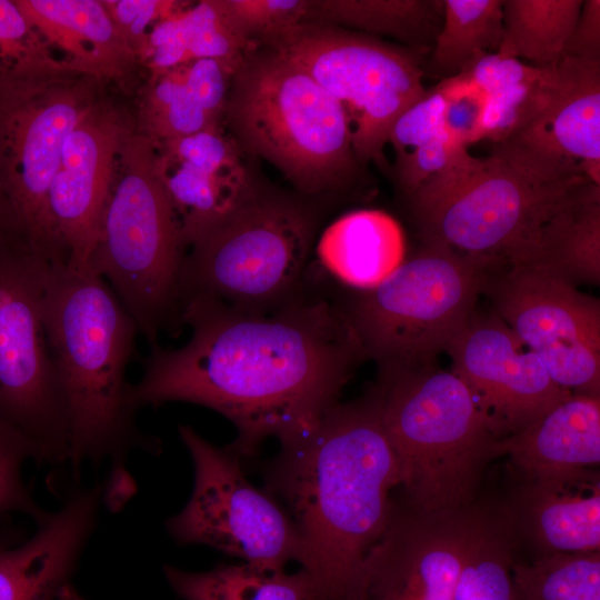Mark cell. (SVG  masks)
I'll list each match as a JSON object with an SVG mask.
<instances>
[{
  "mask_svg": "<svg viewBox=\"0 0 600 600\" xmlns=\"http://www.w3.org/2000/svg\"><path fill=\"white\" fill-rule=\"evenodd\" d=\"M181 322L189 340L177 349L151 346L130 402L136 410L180 401L217 411L236 427L226 447L242 462L269 438L281 444L309 431L364 359L336 300L309 283L267 313L188 299Z\"/></svg>",
  "mask_w": 600,
  "mask_h": 600,
  "instance_id": "cell-1",
  "label": "cell"
},
{
  "mask_svg": "<svg viewBox=\"0 0 600 600\" xmlns=\"http://www.w3.org/2000/svg\"><path fill=\"white\" fill-rule=\"evenodd\" d=\"M264 481L298 531L316 600H358L367 557L388 526L391 491L399 487L376 386L281 443Z\"/></svg>",
  "mask_w": 600,
  "mask_h": 600,
  "instance_id": "cell-2",
  "label": "cell"
},
{
  "mask_svg": "<svg viewBox=\"0 0 600 600\" xmlns=\"http://www.w3.org/2000/svg\"><path fill=\"white\" fill-rule=\"evenodd\" d=\"M46 337L66 397L68 463L109 466L103 501L120 509L134 491L128 453L149 449L126 380L136 323L108 282L93 271L53 266L43 300Z\"/></svg>",
  "mask_w": 600,
  "mask_h": 600,
  "instance_id": "cell-3",
  "label": "cell"
},
{
  "mask_svg": "<svg viewBox=\"0 0 600 600\" xmlns=\"http://www.w3.org/2000/svg\"><path fill=\"white\" fill-rule=\"evenodd\" d=\"M223 127L249 159L271 163L306 199L344 193L362 172L339 102L263 44L250 43L232 74Z\"/></svg>",
  "mask_w": 600,
  "mask_h": 600,
  "instance_id": "cell-4",
  "label": "cell"
},
{
  "mask_svg": "<svg viewBox=\"0 0 600 600\" xmlns=\"http://www.w3.org/2000/svg\"><path fill=\"white\" fill-rule=\"evenodd\" d=\"M376 388L403 502L422 512L471 504L501 441L464 382L432 363L379 369Z\"/></svg>",
  "mask_w": 600,
  "mask_h": 600,
  "instance_id": "cell-5",
  "label": "cell"
},
{
  "mask_svg": "<svg viewBox=\"0 0 600 600\" xmlns=\"http://www.w3.org/2000/svg\"><path fill=\"white\" fill-rule=\"evenodd\" d=\"M589 182L547 180L493 152L478 158L466 150L408 202L423 243L490 269L532 266L557 217Z\"/></svg>",
  "mask_w": 600,
  "mask_h": 600,
  "instance_id": "cell-6",
  "label": "cell"
},
{
  "mask_svg": "<svg viewBox=\"0 0 600 600\" xmlns=\"http://www.w3.org/2000/svg\"><path fill=\"white\" fill-rule=\"evenodd\" d=\"M321 221L318 201L263 183L229 217L192 242L186 253L180 300L217 301L267 313L301 294Z\"/></svg>",
  "mask_w": 600,
  "mask_h": 600,
  "instance_id": "cell-7",
  "label": "cell"
},
{
  "mask_svg": "<svg viewBox=\"0 0 600 600\" xmlns=\"http://www.w3.org/2000/svg\"><path fill=\"white\" fill-rule=\"evenodd\" d=\"M123 174L111 188L88 269L102 277L153 346L181 322L186 247L157 173L152 144L128 146Z\"/></svg>",
  "mask_w": 600,
  "mask_h": 600,
  "instance_id": "cell-8",
  "label": "cell"
},
{
  "mask_svg": "<svg viewBox=\"0 0 600 600\" xmlns=\"http://www.w3.org/2000/svg\"><path fill=\"white\" fill-rule=\"evenodd\" d=\"M489 271L473 258L423 243L382 283L337 303L364 359L379 369L429 366L473 314Z\"/></svg>",
  "mask_w": 600,
  "mask_h": 600,
  "instance_id": "cell-9",
  "label": "cell"
},
{
  "mask_svg": "<svg viewBox=\"0 0 600 600\" xmlns=\"http://www.w3.org/2000/svg\"><path fill=\"white\" fill-rule=\"evenodd\" d=\"M258 43L297 64L339 102L362 169L371 162L384 166L383 150L392 124L427 91L420 53L316 22L298 24Z\"/></svg>",
  "mask_w": 600,
  "mask_h": 600,
  "instance_id": "cell-10",
  "label": "cell"
},
{
  "mask_svg": "<svg viewBox=\"0 0 600 600\" xmlns=\"http://www.w3.org/2000/svg\"><path fill=\"white\" fill-rule=\"evenodd\" d=\"M53 266L24 240L0 247V422L27 442L33 460L62 464L69 414L43 323Z\"/></svg>",
  "mask_w": 600,
  "mask_h": 600,
  "instance_id": "cell-11",
  "label": "cell"
},
{
  "mask_svg": "<svg viewBox=\"0 0 600 600\" xmlns=\"http://www.w3.org/2000/svg\"><path fill=\"white\" fill-rule=\"evenodd\" d=\"M47 73L48 62L37 56L0 73V187L31 249L63 264L47 194L68 136L93 108L78 83L48 90Z\"/></svg>",
  "mask_w": 600,
  "mask_h": 600,
  "instance_id": "cell-12",
  "label": "cell"
},
{
  "mask_svg": "<svg viewBox=\"0 0 600 600\" xmlns=\"http://www.w3.org/2000/svg\"><path fill=\"white\" fill-rule=\"evenodd\" d=\"M179 436L194 467L189 501L167 520L169 534L181 544H206L263 572L284 571L290 561L302 567L304 547L281 503L246 477L243 462L227 447H217L192 427Z\"/></svg>",
  "mask_w": 600,
  "mask_h": 600,
  "instance_id": "cell-13",
  "label": "cell"
},
{
  "mask_svg": "<svg viewBox=\"0 0 600 600\" xmlns=\"http://www.w3.org/2000/svg\"><path fill=\"white\" fill-rule=\"evenodd\" d=\"M494 312L571 393L600 397V301L538 267L489 271Z\"/></svg>",
  "mask_w": 600,
  "mask_h": 600,
  "instance_id": "cell-14",
  "label": "cell"
},
{
  "mask_svg": "<svg viewBox=\"0 0 600 600\" xmlns=\"http://www.w3.org/2000/svg\"><path fill=\"white\" fill-rule=\"evenodd\" d=\"M500 441L519 433L571 394L496 314H473L446 350Z\"/></svg>",
  "mask_w": 600,
  "mask_h": 600,
  "instance_id": "cell-15",
  "label": "cell"
},
{
  "mask_svg": "<svg viewBox=\"0 0 600 600\" xmlns=\"http://www.w3.org/2000/svg\"><path fill=\"white\" fill-rule=\"evenodd\" d=\"M469 506L422 512L392 499L388 526L367 557L358 600H454Z\"/></svg>",
  "mask_w": 600,
  "mask_h": 600,
  "instance_id": "cell-16",
  "label": "cell"
},
{
  "mask_svg": "<svg viewBox=\"0 0 600 600\" xmlns=\"http://www.w3.org/2000/svg\"><path fill=\"white\" fill-rule=\"evenodd\" d=\"M549 106L492 152L553 181L587 178L600 186V60L562 58Z\"/></svg>",
  "mask_w": 600,
  "mask_h": 600,
  "instance_id": "cell-17",
  "label": "cell"
},
{
  "mask_svg": "<svg viewBox=\"0 0 600 600\" xmlns=\"http://www.w3.org/2000/svg\"><path fill=\"white\" fill-rule=\"evenodd\" d=\"M157 173L178 217L186 250L263 186L224 127L161 141Z\"/></svg>",
  "mask_w": 600,
  "mask_h": 600,
  "instance_id": "cell-18",
  "label": "cell"
},
{
  "mask_svg": "<svg viewBox=\"0 0 600 600\" xmlns=\"http://www.w3.org/2000/svg\"><path fill=\"white\" fill-rule=\"evenodd\" d=\"M122 132L110 113L92 110L68 136L47 194V212L67 267L86 270L97 241Z\"/></svg>",
  "mask_w": 600,
  "mask_h": 600,
  "instance_id": "cell-19",
  "label": "cell"
},
{
  "mask_svg": "<svg viewBox=\"0 0 600 600\" xmlns=\"http://www.w3.org/2000/svg\"><path fill=\"white\" fill-rule=\"evenodd\" d=\"M503 510L516 540L536 556L600 551V474L578 468L518 477Z\"/></svg>",
  "mask_w": 600,
  "mask_h": 600,
  "instance_id": "cell-20",
  "label": "cell"
},
{
  "mask_svg": "<svg viewBox=\"0 0 600 600\" xmlns=\"http://www.w3.org/2000/svg\"><path fill=\"white\" fill-rule=\"evenodd\" d=\"M103 486L78 488L37 531L14 547H0V600H57L93 532Z\"/></svg>",
  "mask_w": 600,
  "mask_h": 600,
  "instance_id": "cell-21",
  "label": "cell"
},
{
  "mask_svg": "<svg viewBox=\"0 0 600 600\" xmlns=\"http://www.w3.org/2000/svg\"><path fill=\"white\" fill-rule=\"evenodd\" d=\"M518 477L596 468L600 463V397L571 393L500 443Z\"/></svg>",
  "mask_w": 600,
  "mask_h": 600,
  "instance_id": "cell-22",
  "label": "cell"
},
{
  "mask_svg": "<svg viewBox=\"0 0 600 600\" xmlns=\"http://www.w3.org/2000/svg\"><path fill=\"white\" fill-rule=\"evenodd\" d=\"M317 256L324 271L337 281L357 291L370 290L406 259L403 230L381 210L350 211L322 231Z\"/></svg>",
  "mask_w": 600,
  "mask_h": 600,
  "instance_id": "cell-23",
  "label": "cell"
},
{
  "mask_svg": "<svg viewBox=\"0 0 600 600\" xmlns=\"http://www.w3.org/2000/svg\"><path fill=\"white\" fill-rule=\"evenodd\" d=\"M236 67L199 59L154 74L147 119L160 142L223 127Z\"/></svg>",
  "mask_w": 600,
  "mask_h": 600,
  "instance_id": "cell-24",
  "label": "cell"
},
{
  "mask_svg": "<svg viewBox=\"0 0 600 600\" xmlns=\"http://www.w3.org/2000/svg\"><path fill=\"white\" fill-rule=\"evenodd\" d=\"M32 30L58 44L72 69L112 76L133 57L106 6L96 0H14Z\"/></svg>",
  "mask_w": 600,
  "mask_h": 600,
  "instance_id": "cell-25",
  "label": "cell"
},
{
  "mask_svg": "<svg viewBox=\"0 0 600 600\" xmlns=\"http://www.w3.org/2000/svg\"><path fill=\"white\" fill-rule=\"evenodd\" d=\"M249 44L232 24L221 0H203L158 21L147 37L143 56L153 74L199 59L238 67Z\"/></svg>",
  "mask_w": 600,
  "mask_h": 600,
  "instance_id": "cell-26",
  "label": "cell"
},
{
  "mask_svg": "<svg viewBox=\"0 0 600 600\" xmlns=\"http://www.w3.org/2000/svg\"><path fill=\"white\" fill-rule=\"evenodd\" d=\"M442 111V94L436 86L406 109L390 129L393 173L407 200L447 173L468 150L447 133Z\"/></svg>",
  "mask_w": 600,
  "mask_h": 600,
  "instance_id": "cell-27",
  "label": "cell"
},
{
  "mask_svg": "<svg viewBox=\"0 0 600 600\" xmlns=\"http://www.w3.org/2000/svg\"><path fill=\"white\" fill-rule=\"evenodd\" d=\"M518 542L503 508H468L454 600H519L511 576Z\"/></svg>",
  "mask_w": 600,
  "mask_h": 600,
  "instance_id": "cell-28",
  "label": "cell"
},
{
  "mask_svg": "<svg viewBox=\"0 0 600 600\" xmlns=\"http://www.w3.org/2000/svg\"><path fill=\"white\" fill-rule=\"evenodd\" d=\"M442 18L443 0H310L306 22L390 37L423 56L432 49Z\"/></svg>",
  "mask_w": 600,
  "mask_h": 600,
  "instance_id": "cell-29",
  "label": "cell"
},
{
  "mask_svg": "<svg viewBox=\"0 0 600 600\" xmlns=\"http://www.w3.org/2000/svg\"><path fill=\"white\" fill-rule=\"evenodd\" d=\"M532 266L576 287L599 284L600 186L588 183L560 213Z\"/></svg>",
  "mask_w": 600,
  "mask_h": 600,
  "instance_id": "cell-30",
  "label": "cell"
},
{
  "mask_svg": "<svg viewBox=\"0 0 600 600\" xmlns=\"http://www.w3.org/2000/svg\"><path fill=\"white\" fill-rule=\"evenodd\" d=\"M171 588L184 600H316L310 574L263 572L246 563L220 564L203 572L166 566Z\"/></svg>",
  "mask_w": 600,
  "mask_h": 600,
  "instance_id": "cell-31",
  "label": "cell"
},
{
  "mask_svg": "<svg viewBox=\"0 0 600 600\" xmlns=\"http://www.w3.org/2000/svg\"><path fill=\"white\" fill-rule=\"evenodd\" d=\"M583 0H503V34L497 52L544 68L557 64Z\"/></svg>",
  "mask_w": 600,
  "mask_h": 600,
  "instance_id": "cell-32",
  "label": "cell"
},
{
  "mask_svg": "<svg viewBox=\"0 0 600 600\" xmlns=\"http://www.w3.org/2000/svg\"><path fill=\"white\" fill-rule=\"evenodd\" d=\"M502 34L503 0H443L430 72L442 79L457 76L477 54L497 52Z\"/></svg>",
  "mask_w": 600,
  "mask_h": 600,
  "instance_id": "cell-33",
  "label": "cell"
},
{
  "mask_svg": "<svg viewBox=\"0 0 600 600\" xmlns=\"http://www.w3.org/2000/svg\"><path fill=\"white\" fill-rule=\"evenodd\" d=\"M511 576L519 600H600V551L514 558Z\"/></svg>",
  "mask_w": 600,
  "mask_h": 600,
  "instance_id": "cell-34",
  "label": "cell"
},
{
  "mask_svg": "<svg viewBox=\"0 0 600 600\" xmlns=\"http://www.w3.org/2000/svg\"><path fill=\"white\" fill-rule=\"evenodd\" d=\"M560 82L558 63L527 80L487 93L483 140L502 143L534 120L551 102Z\"/></svg>",
  "mask_w": 600,
  "mask_h": 600,
  "instance_id": "cell-35",
  "label": "cell"
},
{
  "mask_svg": "<svg viewBox=\"0 0 600 600\" xmlns=\"http://www.w3.org/2000/svg\"><path fill=\"white\" fill-rule=\"evenodd\" d=\"M229 19L248 43H258L304 23L310 0H221Z\"/></svg>",
  "mask_w": 600,
  "mask_h": 600,
  "instance_id": "cell-36",
  "label": "cell"
},
{
  "mask_svg": "<svg viewBox=\"0 0 600 600\" xmlns=\"http://www.w3.org/2000/svg\"><path fill=\"white\" fill-rule=\"evenodd\" d=\"M437 87L443 99L442 120L449 137L464 148L483 140L484 91L460 73L442 79Z\"/></svg>",
  "mask_w": 600,
  "mask_h": 600,
  "instance_id": "cell-37",
  "label": "cell"
},
{
  "mask_svg": "<svg viewBox=\"0 0 600 600\" xmlns=\"http://www.w3.org/2000/svg\"><path fill=\"white\" fill-rule=\"evenodd\" d=\"M27 459H32L27 442L0 422V514L19 511L37 522L47 513L36 503L22 477Z\"/></svg>",
  "mask_w": 600,
  "mask_h": 600,
  "instance_id": "cell-38",
  "label": "cell"
},
{
  "mask_svg": "<svg viewBox=\"0 0 600 600\" xmlns=\"http://www.w3.org/2000/svg\"><path fill=\"white\" fill-rule=\"evenodd\" d=\"M114 26L133 53L143 54L147 37L146 28L160 21L178 9V2L163 0H118L102 1Z\"/></svg>",
  "mask_w": 600,
  "mask_h": 600,
  "instance_id": "cell-39",
  "label": "cell"
},
{
  "mask_svg": "<svg viewBox=\"0 0 600 600\" xmlns=\"http://www.w3.org/2000/svg\"><path fill=\"white\" fill-rule=\"evenodd\" d=\"M539 70V67L524 63L519 59L499 52H484L473 57L460 74L471 79L487 94L527 80L536 76Z\"/></svg>",
  "mask_w": 600,
  "mask_h": 600,
  "instance_id": "cell-40",
  "label": "cell"
},
{
  "mask_svg": "<svg viewBox=\"0 0 600 600\" xmlns=\"http://www.w3.org/2000/svg\"><path fill=\"white\" fill-rule=\"evenodd\" d=\"M32 31L14 1L0 0V72L36 56Z\"/></svg>",
  "mask_w": 600,
  "mask_h": 600,
  "instance_id": "cell-41",
  "label": "cell"
},
{
  "mask_svg": "<svg viewBox=\"0 0 600 600\" xmlns=\"http://www.w3.org/2000/svg\"><path fill=\"white\" fill-rule=\"evenodd\" d=\"M562 58L600 60V1L582 2L580 14L564 46Z\"/></svg>",
  "mask_w": 600,
  "mask_h": 600,
  "instance_id": "cell-42",
  "label": "cell"
},
{
  "mask_svg": "<svg viewBox=\"0 0 600 600\" xmlns=\"http://www.w3.org/2000/svg\"><path fill=\"white\" fill-rule=\"evenodd\" d=\"M24 240L14 212L0 187V247Z\"/></svg>",
  "mask_w": 600,
  "mask_h": 600,
  "instance_id": "cell-43",
  "label": "cell"
},
{
  "mask_svg": "<svg viewBox=\"0 0 600 600\" xmlns=\"http://www.w3.org/2000/svg\"><path fill=\"white\" fill-rule=\"evenodd\" d=\"M57 600H86L79 592L70 584L63 586L58 594Z\"/></svg>",
  "mask_w": 600,
  "mask_h": 600,
  "instance_id": "cell-44",
  "label": "cell"
}]
</instances>
